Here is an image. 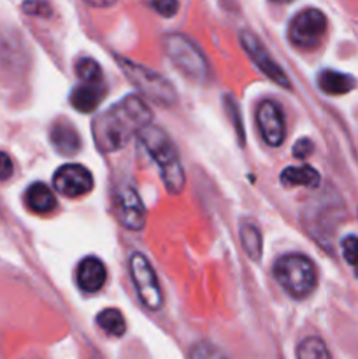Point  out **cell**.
Instances as JSON below:
<instances>
[{
	"instance_id": "9c48e42d",
	"label": "cell",
	"mask_w": 358,
	"mask_h": 359,
	"mask_svg": "<svg viewBox=\"0 0 358 359\" xmlns=\"http://www.w3.org/2000/svg\"><path fill=\"white\" fill-rule=\"evenodd\" d=\"M114 214L119 224L130 231H139L146 223V209L139 193L128 182H123L114 191Z\"/></svg>"
},
{
	"instance_id": "7c38bea8",
	"label": "cell",
	"mask_w": 358,
	"mask_h": 359,
	"mask_svg": "<svg viewBox=\"0 0 358 359\" xmlns=\"http://www.w3.org/2000/svg\"><path fill=\"white\" fill-rule=\"evenodd\" d=\"M76 279L81 291L88 294L98 293L107 280V270L100 259L95 256H86L77 266Z\"/></svg>"
},
{
	"instance_id": "ffe728a7",
	"label": "cell",
	"mask_w": 358,
	"mask_h": 359,
	"mask_svg": "<svg viewBox=\"0 0 358 359\" xmlns=\"http://www.w3.org/2000/svg\"><path fill=\"white\" fill-rule=\"evenodd\" d=\"M297 359H332L325 342L318 337H307L297 347Z\"/></svg>"
},
{
	"instance_id": "9a60e30c",
	"label": "cell",
	"mask_w": 358,
	"mask_h": 359,
	"mask_svg": "<svg viewBox=\"0 0 358 359\" xmlns=\"http://www.w3.org/2000/svg\"><path fill=\"white\" fill-rule=\"evenodd\" d=\"M318 86L326 95H346L351 90H354L357 81L350 74H343L333 69H325L318 76Z\"/></svg>"
},
{
	"instance_id": "e0dca14e",
	"label": "cell",
	"mask_w": 358,
	"mask_h": 359,
	"mask_svg": "<svg viewBox=\"0 0 358 359\" xmlns=\"http://www.w3.org/2000/svg\"><path fill=\"white\" fill-rule=\"evenodd\" d=\"M25 202L28 209L37 214H48L56 207L55 195L44 182H34L25 193Z\"/></svg>"
},
{
	"instance_id": "7402d4cb",
	"label": "cell",
	"mask_w": 358,
	"mask_h": 359,
	"mask_svg": "<svg viewBox=\"0 0 358 359\" xmlns=\"http://www.w3.org/2000/svg\"><path fill=\"white\" fill-rule=\"evenodd\" d=\"M190 359H227V358H225V354L221 353L218 347H214L213 344L199 342L192 347V351H190Z\"/></svg>"
},
{
	"instance_id": "44dd1931",
	"label": "cell",
	"mask_w": 358,
	"mask_h": 359,
	"mask_svg": "<svg viewBox=\"0 0 358 359\" xmlns=\"http://www.w3.org/2000/svg\"><path fill=\"white\" fill-rule=\"evenodd\" d=\"M76 76L81 83H104L102 69L93 58H81L76 63Z\"/></svg>"
},
{
	"instance_id": "83f0119b",
	"label": "cell",
	"mask_w": 358,
	"mask_h": 359,
	"mask_svg": "<svg viewBox=\"0 0 358 359\" xmlns=\"http://www.w3.org/2000/svg\"><path fill=\"white\" fill-rule=\"evenodd\" d=\"M23 9L27 11L30 16H49V14H51V9H49L48 4L28 2V4H23Z\"/></svg>"
},
{
	"instance_id": "484cf974",
	"label": "cell",
	"mask_w": 358,
	"mask_h": 359,
	"mask_svg": "<svg viewBox=\"0 0 358 359\" xmlns=\"http://www.w3.org/2000/svg\"><path fill=\"white\" fill-rule=\"evenodd\" d=\"M13 172H14L13 160H11L9 154L0 151V181H7V179H11Z\"/></svg>"
},
{
	"instance_id": "5b68a950",
	"label": "cell",
	"mask_w": 358,
	"mask_h": 359,
	"mask_svg": "<svg viewBox=\"0 0 358 359\" xmlns=\"http://www.w3.org/2000/svg\"><path fill=\"white\" fill-rule=\"evenodd\" d=\"M165 53L171 62L185 74L188 79L204 83L209 76V63L206 55L193 39L185 34H168L164 41Z\"/></svg>"
},
{
	"instance_id": "277c9868",
	"label": "cell",
	"mask_w": 358,
	"mask_h": 359,
	"mask_svg": "<svg viewBox=\"0 0 358 359\" xmlns=\"http://www.w3.org/2000/svg\"><path fill=\"white\" fill-rule=\"evenodd\" d=\"M116 63L119 65L121 72L125 74L126 79L137 88L142 97L151 100L153 104L161 105V107H171L178 102V93L175 88L168 79H165L161 74L140 65V63L132 62L123 56H116Z\"/></svg>"
},
{
	"instance_id": "603a6c76",
	"label": "cell",
	"mask_w": 358,
	"mask_h": 359,
	"mask_svg": "<svg viewBox=\"0 0 358 359\" xmlns=\"http://www.w3.org/2000/svg\"><path fill=\"white\" fill-rule=\"evenodd\" d=\"M343 248V256L350 265L358 266V237L357 235H347L340 242Z\"/></svg>"
},
{
	"instance_id": "ac0fdd59",
	"label": "cell",
	"mask_w": 358,
	"mask_h": 359,
	"mask_svg": "<svg viewBox=\"0 0 358 359\" xmlns=\"http://www.w3.org/2000/svg\"><path fill=\"white\" fill-rule=\"evenodd\" d=\"M241 244L244 252L248 255L249 259L253 262H260L262 258V233H260L258 226L253 223H242L241 226Z\"/></svg>"
},
{
	"instance_id": "2e32d148",
	"label": "cell",
	"mask_w": 358,
	"mask_h": 359,
	"mask_svg": "<svg viewBox=\"0 0 358 359\" xmlns=\"http://www.w3.org/2000/svg\"><path fill=\"white\" fill-rule=\"evenodd\" d=\"M281 182L286 188H297V186H304V188H318L321 177L318 172L311 167V165H300V167H286L281 172Z\"/></svg>"
},
{
	"instance_id": "52a82bcc",
	"label": "cell",
	"mask_w": 358,
	"mask_h": 359,
	"mask_svg": "<svg viewBox=\"0 0 358 359\" xmlns=\"http://www.w3.org/2000/svg\"><path fill=\"white\" fill-rule=\"evenodd\" d=\"M130 276H132L137 297L142 302L144 307L153 312L160 311L161 305H164L161 287L158 284V277L153 265L142 252H133L130 256Z\"/></svg>"
},
{
	"instance_id": "f546056e",
	"label": "cell",
	"mask_w": 358,
	"mask_h": 359,
	"mask_svg": "<svg viewBox=\"0 0 358 359\" xmlns=\"http://www.w3.org/2000/svg\"><path fill=\"white\" fill-rule=\"evenodd\" d=\"M354 272H357V277H358V266H357V269H354Z\"/></svg>"
},
{
	"instance_id": "d6986e66",
	"label": "cell",
	"mask_w": 358,
	"mask_h": 359,
	"mask_svg": "<svg viewBox=\"0 0 358 359\" xmlns=\"http://www.w3.org/2000/svg\"><path fill=\"white\" fill-rule=\"evenodd\" d=\"M97 325L112 337H123L126 332L125 318L118 309H105L97 314Z\"/></svg>"
},
{
	"instance_id": "4fadbf2b",
	"label": "cell",
	"mask_w": 358,
	"mask_h": 359,
	"mask_svg": "<svg viewBox=\"0 0 358 359\" xmlns=\"http://www.w3.org/2000/svg\"><path fill=\"white\" fill-rule=\"evenodd\" d=\"M51 146L63 156H74L81 149V139L76 126L67 119H58L49 132Z\"/></svg>"
},
{
	"instance_id": "4316f807",
	"label": "cell",
	"mask_w": 358,
	"mask_h": 359,
	"mask_svg": "<svg viewBox=\"0 0 358 359\" xmlns=\"http://www.w3.org/2000/svg\"><path fill=\"white\" fill-rule=\"evenodd\" d=\"M312 151H314V144H312L309 139L297 140V144H295V146H293L295 156L300 158V160H304V158L311 156Z\"/></svg>"
},
{
	"instance_id": "7a4b0ae2",
	"label": "cell",
	"mask_w": 358,
	"mask_h": 359,
	"mask_svg": "<svg viewBox=\"0 0 358 359\" xmlns=\"http://www.w3.org/2000/svg\"><path fill=\"white\" fill-rule=\"evenodd\" d=\"M137 139L157 163L165 189L171 195H181L186 184V177L181 158H179L175 144L172 142L171 137L158 126L147 125L146 128L140 130Z\"/></svg>"
},
{
	"instance_id": "d4e9b609",
	"label": "cell",
	"mask_w": 358,
	"mask_h": 359,
	"mask_svg": "<svg viewBox=\"0 0 358 359\" xmlns=\"http://www.w3.org/2000/svg\"><path fill=\"white\" fill-rule=\"evenodd\" d=\"M150 6L161 16L172 18L179 9V4L175 0H158V2H150Z\"/></svg>"
},
{
	"instance_id": "8fae6325",
	"label": "cell",
	"mask_w": 358,
	"mask_h": 359,
	"mask_svg": "<svg viewBox=\"0 0 358 359\" xmlns=\"http://www.w3.org/2000/svg\"><path fill=\"white\" fill-rule=\"evenodd\" d=\"M256 125H258L262 139L267 146L279 147L286 137V125L279 105L274 100H263L256 111Z\"/></svg>"
},
{
	"instance_id": "3957f363",
	"label": "cell",
	"mask_w": 358,
	"mask_h": 359,
	"mask_svg": "<svg viewBox=\"0 0 358 359\" xmlns=\"http://www.w3.org/2000/svg\"><path fill=\"white\" fill-rule=\"evenodd\" d=\"M277 284L295 300H304L318 286L314 263L304 255H284L274 265Z\"/></svg>"
},
{
	"instance_id": "cb8c5ba5",
	"label": "cell",
	"mask_w": 358,
	"mask_h": 359,
	"mask_svg": "<svg viewBox=\"0 0 358 359\" xmlns=\"http://www.w3.org/2000/svg\"><path fill=\"white\" fill-rule=\"evenodd\" d=\"M225 107H227L228 111V116L232 118V121H234V128L237 130L239 133V140H241V144H244V130H242V121H241V112H239V105L237 102L234 100L232 97H227L225 98Z\"/></svg>"
},
{
	"instance_id": "f1b7e54d",
	"label": "cell",
	"mask_w": 358,
	"mask_h": 359,
	"mask_svg": "<svg viewBox=\"0 0 358 359\" xmlns=\"http://www.w3.org/2000/svg\"><path fill=\"white\" fill-rule=\"evenodd\" d=\"M88 6H91V7H109V6H112V2H90V0H88Z\"/></svg>"
},
{
	"instance_id": "8992f818",
	"label": "cell",
	"mask_w": 358,
	"mask_h": 359,
	"mask_svg": "<svg viewBox=\"0 0 358 359\" xmlns=\"http://www.w3.org/2000/svg\"><path fill=\"white\" fill-rule=\"evenodd\" d=\"M326 32V18L319 9L309 7L295 14L288 27V39L295 48L302 51L316 49L323 41Z\"/></svg>"
},
{
	"instance_id": "5bb4252c",
	"label": "cell",
	"mask_w": 358,
	"mask_h": 359,
	"mask_svg": "<svg viewBox=\"0 0 358 359\" xmlns=\"http://www.w3.org/2000/svg\"><path fill=\"white\" fill-rule=\"evenodd\" d=\"M105 97V84L104 83H81L76 90L70 95V104L76 111L84 112H93Z\"/></svg>"
},
{
	"instance_id": "ba28073f",
	"label": "cell",
	"mask_w": 358,
	"mask_h": 359,
	"mask_svg": "<svg viewBox=\"0 0 358 359\" xmlns=\"http://www.w3.org/2000/svg\"><path fill=\"white\" fill-rule=\"evenodd\" d=\"M239 41H241V46L246 51V55L249 56V60L255 63V67L263 74V76L269 77L272 83L279 84L281 88L290 90L291 83L290 79H288V76L283 72V69L274 62L270 53L267 51L265 46L262 44V41H260L253 32L242 30L241 34H239Z\"/></svg>"
},
{
	"instance_id": "6da1fadb",
	"label": "cell",
	"mask_w": 358,
	"mask_h": 359,
	"mask_svg": "<svg viewBox=\"0 0 358 359\" xmlns=\"http://www.w3.org/2000/svg\"><path fill=\"white\" fill-rule=\"evenodd\" d=\"M150 107L140 95H128L112 104L91 123L95 146L100 153H114L151 123Z\"/></svg>"
},
{
	"instance_id": "30bf717a",
	"label": "cell",
	"mask_w": 358,
	"mask_h": 359,
	"mask_svg": "<svg viewBox=\"0 0 358 359\" xmlns=\"http://www.w3.org/2000/svg\"><path fill=\"white\" fill-rule=\"evenodd\" d=\"M53 186L56 191L69 198H79L93 189L95 181L91 172L83 165H63L53 175Z\"/></svg>"
}]
</instances>
